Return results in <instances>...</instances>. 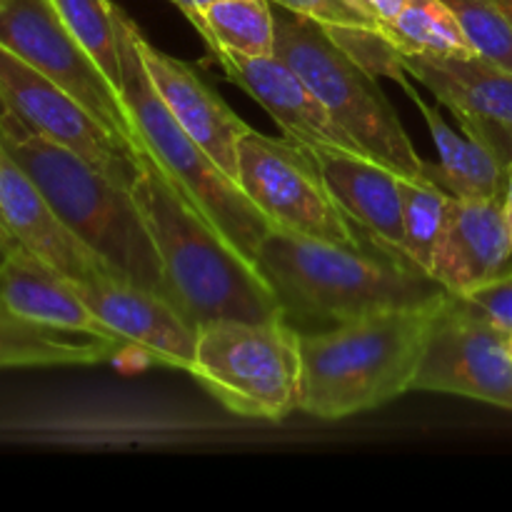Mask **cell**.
<instances>
[{
    "instance_id": "cell-1",
    "label": "cell",
    "mask_w": 512,
    "mask_h": 512,
    "mask_svg": "<svg viewBox=\"0 0 512 512\" xmlns=\"http://www.w3.org/2000/svg\"><path fill=\"white\" fill-rule=\"evenodd\" d=\"M135 163V203L148 223L175 308L195 328L213 320L285 318L258 265L213 228L143 148H138Z\"/></svg>"
},
{
    "instance_id": "cell-2",
    "label": "cell",
    "mask_w": 512,
    "mask_h": 512,
    "mask_svg": "<svg viewBox=\"0 0 512 512\" xmlns=\"http://www.w3.org/2000/svg\"><path fill=\"white\" fill-rule=\"evenodd\" d=\"M285 318L343 323L380 310L425 308L448 295L430 273L373 243L338 245L273 228L255 260Z\"/></svg>"
},
{
    "instance_id": "cell-3",
    "label": "cell",
    "mask_w": 512,
    "mask_h": 512,
    "mask_svg": "<svg viewBox=\"0 0 512 512\" xmlns=\"http://www.w3.org/2000/svg\"><path fill=\"white\" fill-rule=\"evenodd\" d=\"M443 300L360 315L325 330H300V413L345 420L413 393Z\"/></svg>"
},
{
    "instance_id": "cell-4",
    "label": "cell",
    "mask_w": 512,
    "mask_h": 512,
    "mask_svg": "<svg viewBox=\"0 0 512 512\" xmlns=\"http://www.w3.org/2000/svg\"><path fill=\"white\" fill-rule=\"evenodd\" d=\"M0 145L38 185L60 220L110 268L170 300L160 255L133 190L75 150L35 133L8 110L0 113Z\"/></svg>"
},
{
    "instance_id": "cell-5",
    "label": "cell",
    "mask_w": 512,
    "mask_h": 512,
    "mask_svg": "<svg viewBox=\"0 0 512 512\" xmlns=\"http://www.w3.org/2000/svg\"><path fill=\"white\" fill-rule=\"evenodd\" d=\"M138 25L118 8L120 30V98L128 113L133 138L160 170L178 185L190 203L213 223L240 255L255 263L270 220L255 208L238 180L225 173L208 150L175 120L155 90L143 55L135 43Z\"/></svg>"
},
{
    "instance_id": "cell-6",
    "label": "cell",
    "mask_w": 512,
    "mask_h": 512,
    "mask_svg": "<svg viewBox=\"0 0 512 512\" xmlns=\"http://www.w3.org/2000/svg\"><path fill=\"white\" fill-rule=\"evenodd\" d=\"M275 55L283 58L365 153L403 178H423L425 160L410 143L398 113L378 83L345 53L325 25L293 10H275Z\"/></svg>"
},
{
    "instance_id": "cell-7",
    "label": "cell",
    "mask_w": 512,
    "mask_h": 512,
    "mask_svg": "<svg viewBox=\"0 0 512 512\" xmlns=\"http://www.w3.org/2000/svg\"><path fill=\"white\" fill-rule=\"evenodd\" d=\"M300 373V330L275 318L200 325L188 375L233 415L278 423L298 410Z\"/></svg>"
},
{
    "instance_id": "cell-8",
    "label": "cell",
    "mask_w": 512,
    "mask_h": 512,
    "mask_svg": "<svg viewBox=\"0 0 512 512\" xmlns=\"http://www.w3.org/2000/svg\"><path fill=\"white\" fill-rule=\"evenodd\" d=\"M238 183L273 228L325 243H370L333 198L318 158L285 135L250 128L240 138Z\"/></svg>"
},
{
    "instance_id": "cell-9",
    "label": "cell",
    "mask_w": 512,
    "mask_h": 512,
    "mask_svg": "<svg viewBox=\"0 0 512 512\" xmlns=\"http://www.w3.org/2000/svg\"><path fill=\"white\" fill-rule=\"evenodd\" d=\"M0 105L28 128L75 150L105 175L133 190L140 145L105 128L78 98L0 45Z\"/></svg>"
},
{
    "instance_id": "cell-10",
    "label": "cell",
    "mask_w": 512,
    "mask_h": 512,
    "mask_svg": "<svg viewBox=\"0 0 512 512\" xmlns=\"http://www.w3.org/2000/svg\"><path fill=\"white\" fill-rule=\"evenodd\" d=\"M0 45L63 85L105 128L138 145L123 98L70 33L53 0H0Z\"/></svg>"
},
{
    "instance_id": "cell-11",
    "label": "cell",
    "mask_w": 512,
    "mask_h": 512,
    "mask_svg": "<svg viewBox=\"0 0 512 512\" xmlns=\"http://www.w3.org/2000/svg\"><path fill=\"white\" fill-rule=\"evenodd\" d=\"M505 335L448 293L430 330L413 390L460 395L512 410V355Z\"/></svg>"
},
{
    "instance_id": "cell-12",
    "label": "cell",
    "mask_w": 512,
    "mask_h": 512,
    "mask_svg": "<svg viewBox=\"0 0 512 512\" xmlns=\"http://www.w3.org/2000/svg\"><path fill=\"white\" fill-rule=\"evenodd\" d=\"M225 78L243 88L285 133L313 155H365L363 145L330 115L310 85L278 55L213 53Z\"/></svg>"
},
{
    "instance_id": "cell-13",
    "label": "cell",
    "mask_w": 512,
    "mask_h": 512,
    "mask_svg": "<svg viewBox=\"0 0 512 512\" xmlns=\"http://www.w3.org/2000/svg\"><path fill=\"white\" fill-rule=\"evenodd\" d=\"M73 285L105 328L138 350V355L163 368L190 373L198 328L165 295L115 273L73 280Z\"/></svg>"
},
{
    "instance_id": "cell-14",
    "label": "cell",
    "mask_w": 512,
    "mask_h": 512,
    "mask_svg": "<svg viewBox=\"0 0 512 512\" xmlns=\"http://www.w3.org/2000/svg\"><path fill=\"white\" fill-rule=\"evenodd\" d=\"M135 43H138L155 90L175 115V120L208 150L210 158L225 173L238 180V143L248 133L250 125L225 103L223 95L215 93L200 78L193 65L155 48L140 33V28H135Z\"/></svg>"
},
{
    "instance_id": "cell-15",
    "label": "cell",
    "mask_w": 512,
    "mask_h": 512,
    "mask_svg": "<svg viewBox=\"0 0 512 512\" xmlns=\"http://www.w3.org/2000/svg\"><path fill=\"white\" fill-rule=\"evenodd\" d=\"M0 213L15 243L38 255L65 278L83 280L103 273L120 275L60 220L38 185L10 158L3 145H0Z\"/></svg>"
},
{
    "instance_id": "cell-16",
    "label": "cell",
    "mask_w": 512,
    "mask_h": 512,
    "mask_svg": "<svg viewBox=\"0 0 512 512\" xmlns=\"http://www.w3.org/2000/svg\"><path fill=\"white\" fill-rule=\"evenodd\" d=\"M512 235L503 200L453 198L430 275L448 293H468L510 270Z\"/></svg>"
},
{
    "instance_id": "cell-17",
    "label": "cell",
    "mask_w": 512,
    "mask_h": 512,
    "mask_svg": "<svg viewBox=\"0 0 512 512\" xmlns=\"http://www.w3.org/2000/svg\"><path fill=\"white\" fill-rule=\"evenodd\" d=\"M315 158L328 180L330 193L350 223L378 248L410 260L405 253L403 175L365 155H315Z\"/></svg>"
},
{
    "instance_id": "cell-18",
    "label": "cell",
    "mask_w": 512,
    "mask_h": 512,
    "mask_svg": "<svg viewBox=\"0 0 512 512\" xmlns=\"http://www.w3.org/2000/svg\"><path fill=\"white\" fill-rule=\"evenodd\" d=\"M0 303L50 328L123 340L105 328L103 320L80 298L73 280L60 275L23 245H13L0 255Z\"/></svg>"
},
{
    "instance_id": "cell-19",
    "label": "cell",
    "mask_w": 512,
    "mask_h": 512,
    "mask_svg": "<svg viewBox=\"0 0 512 512\" xmlns=\"http://www.w3.org/2000/svg\"><path fill=\"white\" fill-rule=\"evenodd\" d=\"M405 73L428 88L455 115L470 113L480 118L512 123V73L480 58H433L403 55Z\"/></svg>"
},
{
    "instance_id": "cell-20",
    "label": "cell",
    "mask_w": 512,
    "mask_h": 512,
    "mask_svg": "<svg viewBox=\"0 0 512 512\" xmlns=\"http://www.w3.org/2000/svg\"><path fill=\"white\" fill-rule=\"evenodd\" d=\"M400 88L408 93L415 108L423 113L430 138H433L435 150L440 155L438 163L425 160L423 178L443 188L453 198L503 200L508 168L495 158L493 150L480 143V140L470 138L468 133H458L455 128H450L443 113L430 103H425L410 80H405Z\"/></svg>"
},
{
    "instance_id": "cell-21",
    "label": "cell",
    "mask_w": 512,
    "mask_h": 512,
    "mask_svg": "<svg viewBox=\"0 0 512 512\" xmlns=\"http://www.w3.org/2000/svg\"><path fill=\"white\" fill-rule=\"evenodd\" d=\"M130 348L125 340L70 333L23 318L0 303V370L48 365H98L118 360Z\"/></svg>"
},
{
    "instance_id": "cell-22",
    "label": "cell",
    "mask_w": 512,
    "mask_h": 512,
    "mask_svg": "<svg viewBox=\"0 0 512 512\" xmlns=\"http://www.w3.org/2000/svg\"><path fill=\"white\" fill-rule=\"evenodd\" d=\"M193 25L203 35L210 55H275V10L270 0H218Z\"/></svg>"
},
{
    "instance_id": "cell-23",
    "label": "cell",
    "mask_w": 512,
    "mask_h": 512,
    "mask_svg": "<svg viewBox=\"0 0 512 512\" xmlns=\"http://www.w3.org/2000/svg\"><path fill=\"white\" fill-rule=\"evenodd\" d=\"M403 55L468 58L475 55L458 15L445 0H408L398 18L380 25Z\"/></svg>"
},
{
    "instance_id": "cell-24",
    "label": "cell",
    "mask_w": 512,
    "mask_h": 512,
    "mask_svg": "<svg viewBox=\"0 0 512 512\" xmlns=\"http://www.w3.org/2000/svg\"><path fill=\"white\" fill-rule=\"evenodd\" d=\"M53 5L70 33L120 93L118 5L110 0H53Z\"/></svg>"
},
{
    "instance_id": "cell-25",
    "label": "cell",
    "mask_w": 512,
    "mask_h": 512,
    "mask_svg": "<svg viewBox=\"0 0 512 512\" xmlns=\"http://www.w3.org/2000/svg\"><path fill=\"white\" fill-rule=\"evenodd\" d=\"M453 195L425 178H403L405 253L420 270L433 268L435 245L443 235Z\"/></svg>"
},
{
    "instance_id": "cell-26",
    "label": "cell",
    "mask_w": 512,
    "mask_h": 512,
    "mask_svg": "<svg viewBox=\"0 0 512 512\" xmlns=\"http://www.w3.org/2000/svg\"><path fill=\"white\" fill-rule=\"evenodd\" d=\"M458 15L475 55L512 73V23L493 0H445Z\"/></svg>"
},
{
    "instance_id": "cell-27",
    "label": "cell",
    "mask_w": 512,
    "mask_h": 512,
    "mask_svg": "<svg viewBox=\"0 0 512 512\" xmlns=\"http://www.w3.org/2000/svg\"><path fill=\"white\" fill-rule=\"evenodd\" d=\"M455 298L478 318L488 320L503 333H512V268L468 293H458Z\"/></svg>"
},
{
    "instance_id": "cell-28",
    "label": "cell",
    "mask_w": 512,
    "mask_h": 512,
    "mask_svg": "<svg viewBox=\"0 0 512 512\" xmlns=\"http://www.w3.org/2000/svg\"><path fill=\"white\" fill-rule=\"evenodd\" d=\"M270 3L318 20L325 28H378L363 13H358L348 0H270Z\"/></svg>"
},
{
    "instance_id": "cell-29",
    "label": "cell",
    "mask_w": 512,
    "mask_h": 512,
    "mask_svg": "<svg viewBox=\"0 0 512 512\" xmlns=\"http://www.w3.org/2000/svg\"><path fill=\"white\" fill-rule=\"evenodd\" d=\"M455 118H458L463 133H468L470 138L488 145V148L493 150L495 158H498L505 168H512V123L480 118V115L470 113H460L455 115Z\"/></svg>"
},
{
    "instance_id": "cell-30",
    "label": "cell",
    "mask_w": 512,
    "mask_h": 512,
    "mask_svg": "<svg viewBox=\"0 0 512 512\" xmlns=\"http://www.w3.org/2000/svg\"><path fill=\"white\" fill-rule=\"evenodd\" d=\"M348 3L380 28V25L393 23L408 0H348Z\"/></svg>"
},
{
    "instance_id": "cell-31",
    "label": "cell",
    "mask_w": 512,
    "mask_h": 512,
    "mask_svg": "<svg viewBox=\"0 0 512 512\" xmlns=\"http://www.w3.org/2000/svg\"><path fill=\"white\" fill-rule=\"evenodd\" d=\"M173 5H178L180 13L185 15V18L190 20V23H195V20L200 18V13H203L208 5L218 3V0H170Z\"/></svg>"
},
{
    "instance_id": "cell-32",
    "label": "cell",
    "mask_w": 512,
    "mask_h": 512,
    "mask_svg": "<svg viewBox=\"0 0 512 512\" xmlns=\"http://www.w3.org/2000/svg\"><path fill=\"white\" fill-rule=\"evenodd\" d=\"M503 213H505V223H508V230L512 235V168H508V183H505V193H503Z\"/></svg>"
},
{
    "instance_id": "cell-33",
    "label": "cell",
    "mask_w": 512,
    "mask_h": 512,
    "mask_svg": "<svg viewBox=\"0 0 512 512\" xmlns=\"http://www.w3.org/2000/svg\"><path fill=\"white\" fill-rule=\"evenodd\" d=\"M0 238H3V240H5V243H8V245H18V243H15V238H13V235H10V230H8V228H5V220H3V213H0Z\"/></svg>"
},
{
    "instance_id": "cell-34",
    "label": "cell",
    "mask_w": 512,
    "mask_h": 512,
    "mask_svg": "<svg viewBox=\"0 0 512 512\" xmlns=\"http://www.w3.org/2000/svg\"><path fill=\"white\" fill-rule=\"evenodd\" d=\"M493 3L498 5L505 15H508V20L512 23V0H493Z\"/></svg>"
},
{
    "instance_id": "cell-35",
    "label": "cell",
    "mask_w": 512,
    "mask_h": 512,
    "mask_svg": "<svg viewBox=\"0 0 512 512\" xmlns=\"http://www.w3.org/2000/svg\"><path fill=\"white\" fill-rule=\"evenodd\" d=\"M8 248H13V245H8V243H5V240H3V238H0V255H3V253H5V250H8Z\"/></svg>"
},
{
    "instance_id": "cell-36",
    "label": "cell",
    "mask_w": 512,
    "mask_h": 512,
    "mask_svg": "<svg viewBox=\"0 0 512 512\" xmlns=\"http://www.w3.org/2000/svg\"><path fill=\"white\" fill-rule=\"evenodd\" d=\"M505 343H508V350H510V355H512V333L505 335Z\"/></svg>"
},
{
    "instance_id": "cell-37",
    "label": "cell",
    "mask_w": 512,
    "mask_h": 512,
    "mask_svg": "<svg viewBox=\"0 0 512 512\" xmlns=\"http://www.w3.org/2000/svg\"><path fill=\"white\" fill-rule=\"evenodd\" d=\"M0 113H5V108H3V105H0Z\"/></svg>"
}]
</instances>
